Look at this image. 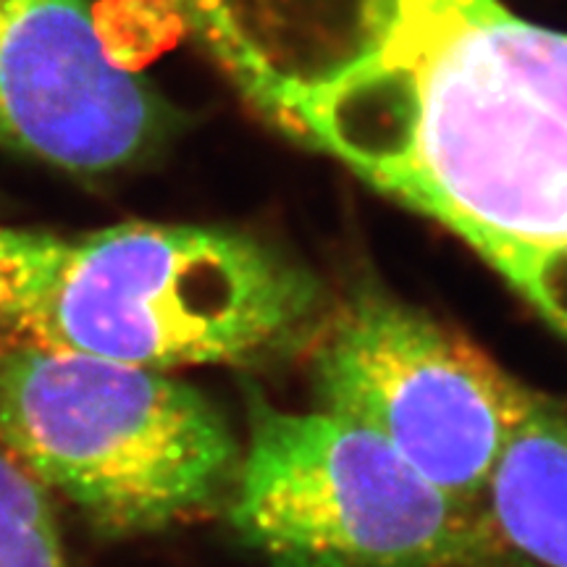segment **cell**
<instances>
[{
  "mask_svg": "<svg viewBox=\"0 0 567 567\" xmlns=\"http://www.w3.org/2000/svg\"><path fill=\"white\" fill-rule=\"evenodd\" d=\"M481 507L530 567H567V402L528 389Z\"/></svg>",
  "mask_w": 567,
  "mask_h": 567,
  "instance_id": "6",
  "label": "cell"
},
{
  "mask_svg": "<svg viewBox=\"0 0 567 567\" xmlns=\"http://www.w3.org/2000/svg\"><path fill=\"white\" fill-rule=\"evenodd\" d=\"M226 515L274 567H530L481 505L431 484L363 425L284 410L247 386Z\"/></svg>",
  "mask_w": 567,
  "mask_h": 567,
  "instance_id": "3",
  "label": "cell"
},
{
  "mask_svg": "<svg viewBox=\"0 0 567 567\" xmlns=\"http://www.w3.org/2000/svg\"><path fill=\"white\" fill-rule=\"evenodd\" d=\"M0 450L101 536H151L229 502L243 444L163 371L17 342L0 350Z\"/></svg>",
  "mask_w": 567,
  "mask_h": 567,
  "instance_id": "2",
  "label": "cell"
},
{
  "mask_svg": "<svg viewBox=\"0 0 567 567\" xmlns=\"http://www.w3.org/2000/svg\"><path fill=\"white\" fill-rule=\"evenodd\" d=\"M318 410L373 431L431 484L481 505L528 389L375 284L329 305L310 342Z\"/></svg>",
  "mask_w": 567,
  "mask_h": 567,
  "instance_id": "4",
  "label": "cell"
},
{
  "mask_svg": "<svg viewBox=\"0 0 567 567\" xmlns=\"http://www.w3.org/2000/svg\"><path fill=\"white\" fill-rule=\"evenodd\" d=\"M163 132V105L113 59L90 0H0V147L109 174Z\"/></svg>",
  "mask_w": 567,
  "mask_h": 567,
  "instance_id": "5",
  "label": "cell"
},
{
  "mask_svg": "<svg viewBox=\"0 0 567 567\" xmlns=\"http://www.w3.org/2000/svg\"><path fill=\"white\" fill-rule=\"evenodd\" d=\"M21 339L174 371L258 365L313 342L318 276L252 234L118 224L82 237L21 231Z\"/></svg>",
  "mask_w": 567,
  "mask_h": 567,
  "instance_id": "1",
  "label": "cell"
},
{
  "mask_svg": "<svg viewBox=\"0 0 567 567\" xmlns=\"http://www.w3.org/2000/svg\"><path fill=\"white\" fill-rule=\"evenodd\" d=\"M24 252L21 229H0V350L21 339Z\"/></svg>",
  "mask_w": 567,
  "mask_h": 567,
  "instance_id": "8",
  "label": "cell"
},
{
  "mask_svg": "<svg viewBox=\"0 0 567 567\" xmlns=\"http://www.w3.org/2000/svg\"><path fill=\"white\" fill-rule=\"evenodd\" d=\"M0 567H71L51 494L0 450Z\"/></svg>",
  "mask_w": 567,
  "mask_h": 567,
  "instance_id": "7",
  "label": "cell"
}]
</instances>
